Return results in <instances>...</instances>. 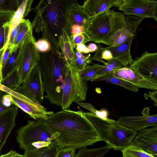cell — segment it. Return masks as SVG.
<instances>
[{
	"label": "cell",
	"instance_id": "cell-24",
	"mask_svg": "<svg viewBox=\"0 0 157 157\" xmlns=\"http://www.w3.org/2000/svg\"><path fill=\"white\" fill-rule=\"evenodd\" d=\"M103 81L106 83L115 84L122 86L124 88L131 91L136 92L139 88L135 86L130 82L121 78L114 76L110 74L100 77L94 81Z\"/></svg>",
	"mask_w": 157,
	"mask_h": 157
},
{
	"label": "cell",
	"instance_id": "cell-42",
	"mask_svg": "<svg viewBox=\"0 0 157 157\" xmlns=\"http://www.w3.org/2000/svg\"><path fill=\"white\" fill-rule=\"evenodd\" d=\"M13 15L0 16V28L5 24L10 22Z\"/></svg>",
	"mask_w": 157,
	"mask_h": 157
},
{
	"label": "cell",
	"instance_id": "cell-26",
	"mask_svg": "<svg viewBox=\"0 0 157 157\" xmlns=\"http://www.w3.org/2000/svg\"><path fill=\"white\" fill-rule=\"evenodd\" d=\"M32 24L29 19H23L20 24L18 33L13 44L11 46L18 47L29 35L33 34Z\"/></svg>",
	"mask_w": 157,
	"mask_h": 157
},
{
	"label": "cell",
	"instance_id": "cell-38",
	"mask_svg": "<svg viewBox=\"0 0 157 157\" xmlns=\"http://www.w3.org/2000/svg\"><path fill=\"white\" fill-rule=\"evenodd\" d=\"M12 51L13 48L12 46L8 45L7 47L3 54L1 65V67L4 65Z\"/></svg>",
	"mask_w": 157,
	"mask_h": 157
},
{
	"label": "cell",
	"instance_id": "cell-31",
	"mask_svg": "<svg viewBox=\"0 0 157 157\" xmlns=\"http://www.w3.org/2000/svg\"><path fill=\"white\" fill-rule=\"evenodd\" d=\"M11 46L13 48V51L5 64L2 67L1 73L2 79L12 71L20 50V45L17 47Z\"/></svg>",
	"mask_w": 157,
	"mask_h": 157
},
{
	"label": "cell",
	"instance_id": "cell-50",
	"mask_svg": "<svg viewBox=\"0 0 157 157\" xmlns=\"http://www.w3.org/2000/svg\"><path fill=\"white\" fill-rule=\"evenodd\" d=\"M2 85L1 84H0V90H2Z\"/></svg>",
	"mask_w": 157,
	"mask_h": 157
},
{
	"label": "cell",
	"instance_id": "cell-46",
	"mask_svg": "<svg viewBox=\"0 0 157 157\" xmlns=\"http://www.w3.org/2000/svg\"><path fill=\"white\" fill-rule=\"evenodd\" d=\"M86 47L85 44H79L77 45L75 48L77 51L81 53H83Z\"/></svg>",
	"mask_w": 157,
	"mask_h": 157
},
{
	"label": "cell",
	"instance_id": "cell-37",
	"mask_svg": "<svg viewBox=\"0 0 157 157\" xmlns=\"http://www.w3.org/2000/svg\"><path fill=\"white\" fill-rule=\"evenodd\" d=\"M19 27L20 24L12 30L9 38L8 45L11 46L13 44L18 33Z\"/></svg>",
	"mask_w": 157,
	"mask_h": 157
},
{
	"label": "cell",
	"instance_id": "cell-16",
	"mask_svg": "<svg viewBox=\"0 0 157 157\" xmlns=\"http://www.w3.org/2000/svg\"><path fill=\"white\" fill-rule=\"evenodd\" d=\"M109 74L125 80L139 88L157 90V84L146 79L130 68L124 67L114 70Z\"/></svg>",
	"mask_w": 157,
	"mask_h": 157
},
{
	"label": "cell",
	"instance_id": "cell-2",
	"mask_svg": "<svg viewBox=\"0 0 157 157\" xmlns=\"http://www.w3.org/2000/svg\"><path fill=\"white\" fill-rule=\"evenodd\" d=\"M71 0H41L31 10L36 12L32 24L34 28L40 18L43 27V37L50 42L53 47L60 51V42L63 33L71 34L67 10Z\"/></svg>",
	"mask_w": 157,
	"mask_h": 157
},
{
	"label": "cell",
	"instance_id": "cell-14",
	"mask_svg": "<svg viewBox=\"0 0 157 157\" xmlns=\"http://www.w3.org/2000/svg\"><path fill=\"white\" fill-rule=\"evenodd\" d=\"M144 17L127 15L124 24L109 39V46H116L125 41L129 36H136L139 25Z\"/></svg>",
	"mask_w": 157,
	"mask_h": 157
},
{
	"label": "cell",
	"instance_id": "cell-43",
	"mask_svg": "<svg viewBox=\"0 0 157 157\" xmlns=\"http://www.w3.org/2000/svg\"><path fill=\"white\" fill-rule=\"evenodd\" d=\"M23 156L19 154L16 151L11 150L6 154L1 155L0 157H23Z\"/></svg>",
	"mask_w": 157,
	"mask_h": 157
},
{
	"label": "cell",
	"instance_id": "cell-18",
	"mask_svg": "<svg viewBox=\"0 0 157 157\" xmlns=\"http://www.w3.org/2000/svg\"><path fill=\"white\" fill-rule=\"evenodd\" d=\"M124 0H86L81 6L90 18L105 12L113 7H119Z\"/></svg>",
	"mask_w": 157,
	"mask_h": 157
},
{
	"label": "cell",
	"instance_id": "cell-45",
	"mask_svg": "<svg viewBox=\"0 0 157 157\" xmlns=\"http://www.w3.org/2000/svg\"><path fill=\"white\" fill-rule=\"evenodd\" d=\"M6 93H7L0 90V112L6 108L2 104V99L3 96Z\"/></svg>",
	"mask_w": 157,
	"mask_h": 157
},
{
	"label": "cell",
	"instance_id": "cell-9",
	"mask_svg": "<svg viewBox=\"0 0 157 157\" xmlns=\"http://www.w3.org/2000/svg\"><path fill=\"white\" fill-rule=\"evenodd\" d=\"M2 90L11 95L12 104L20 108L35 120L42 119L46 120L54 112L48 111L41 105L23 95L9 89L2 85Z\"/></svg>",
	"mask_w": 157,
	"mask_h": 157
},
{
	"label": "cell",
	"instance_id": "cell-10",
	"mask_svg": "<svg viewBox=\"0 0 157 157\" xmlns=\"http://www.w3.org/2000/svg\"><path fill=\"white\" fill-rule=\"evenodd\" d=\"M13 91L41 105L44 100V89L41 72L38 64L32 69L25 82Z\"/></svg>",
	"mask_w": 157,
	"mask_h": 157
},
{
	"label": "cell",
	"instance_id": "cell-13",
	"mask_svg": "<svg viewBox=\"0 0 157 157\" xmlns=\"http://www.w3.org/2000/svg\"><path fill=\"white\" fill-rule=\"evenodd\" d=\"M131 144L153 155H157V126L137 131Z\"/></svg>",
	"mask_w": 157,
	"mask_h": 157
},
{
	"label": "cell",
	"instance_id": "cell-28",
	"mask_svg": "<svg viewBox=\"0 0 157 157\" xmlns=\"http://www.w3.org/2000/svg\"><path fill=\"white\" fill-rule=\"evenodd\" d=\"M102 66L98 64L87 65L78 71L79 75L81 78L85 81H94L97 78V73Z\"/></svg>",
	"mask_w": 157,
	"mask_h": 157
},
{
	"label": "cell",
	"instance_id": "cell-34",
	"mask_svg": "<svg viewBox=\"0 0 157 157\" xmlns=\"http://www.w3.org/2000/svg\"><path fill=\"white\" fill-rule=\"evenodd\" d=\"M70 38L72 45L75 48L77 44H84L90 41V39L85 31L82 34L72 35Z\"/></svg>",
	"mask_w": 157,
	"mask_h": 157
},
{
	"label": "cell",
	"instance_id": "cell-4",
	"mask_svg": "<svg viewBox=\"0 0 157 157\" xmlns=\"http://www.w3.org/2000/svg\"><path fill=\"white\" fill-rule=\"evenodd\" d=\"M83 115L91 123L103 141L114 150H121L131 144L136 131L125 127L117 121L100 118L90 112Z\"/></svg>",
	"mask_w": 157,
	"mask_h": 157
},
{
	"label": "cell",
	"instance_id": "cell-23",
	"mask_svg": "<svg viewBox=\"0 0 157 157\" xmlns=\"http://www.w3.org/2000/svg\"><path fill=\"white\" fill-rule=\"evenodd\" d=\"M60 148L57 144L33 150H25L23 157H56Z\"/></svg>",
	"mask_w": 157,
	"mask_h": 157
},
{
	"label": "cell",
	"instance_id": "cell-15",
	"mask_svg": "<svg viewBox=\"0 0 157 157\" xmlns=\"http://www.w3.org/2000/svg\"><path fill=\"white\" fill-rule=\"evenodd\" d=\"M18 107L14 104L0 112V151L15 125Z\"/></svg>",
	"mask_w": 157,
	"mask_h": 157
},
{
	"label": "cell",
	"instance_id": "cell-41",
	"mask_svg": "<svg viewBox=\"0 0 157 157\" xmlns=\"http://www.w3.org/2000/svg\"><path fill=\"white\" fill-rule=\"evenodd\" d=\"M5 45V33L4 25L0 28V50Z\"/></svg>",
	"mask_w": 157,
	"mask_h": 157
},
{
	"label": "cell",
	"instance_id": "cell-44",
	"mask_svg": "<svg viewBox=\"0 0 157 157\" xmlns=\"http://www.w3.org/2000/svg\"><path fill=\"white\" fill-rule=\"evenodd\" d=\"M149 97L154 102V105L156 106L157 104V90L149 91Z\"/></svg>",
	"mask_w": 157,
	"mask_h": 157
},
{
	"label": "cell",
	"instance_id": "cell-11",
	"mask_svg": "<svg viewBox=\"0 0 157 157\" xmlns=\"http://www.w3.org/2000/svg\"><path fill=\"white\" fill-rule=\"evenodd\" d=\"M118 9L126 15L151 18L157 22V1L124 0Z\"/></svg>",
	"mask_w": 157,
	"mask_h": 157
},
{
	"label": "cell",
	"instance_id": "cell-39",
	"mask_svg": "<svg viewBox=\"0 0 157 157\" xmlns=\"http://www.w3.org/2000/svg\"><path fill=\"white\" fill-rule=\"evenodd\" d=\"M85 31V28L82 26L75 25L71 27V32L72 35L82 34Z\"/></svg>",
	"mask_w": 157,
	"mask_h": 157
},
{
	"label": "cell",
	"instance_id": "cell-36",
	"mask_svg": "<svg viewBox=\"0 0 157 157\" xmlns=\"http://www.w3.org/2000/svg\"><path fill=\"white\" fill-rule=\"evenodd\" d=\"M37 50L40 52H45L50 50L52 48L51 44L48 40L45 39H40L35 43Z\"/></svg>",
	"mask_w": 157,
	"mask_h": 157
},
{
	"label": "cell",
	"instance_id": "cell-22",
	"mask_svg": "<svg viewBox=\"0 0 157 157\" xmlns=\"http://www.w3.org/2000/svg\"><path fill=\"white\" fill-rule=\"evenodd\" d=\"M72 35L67 32L63 33L60 42V51L67 63L70 64L74 58V47L70 37Z\"/></svg>",
	"mask_w": 157,
	"mask_h": 157
},
{
	"label": "cell",
	"instance_id": "cell-27",
	"mask_svg": "<svg viewBox=\"0 0 157 157\" xmlns=\"http://www.w3.org/2000/svg\"><path fill=\"white\" fill-rule=\"evenodd\" d=\"M112 148L107 145L99 148L88 149L86 147L79 149L74 157H102Z\"/></svg>",
	"mask_w": 157,
	"mask_h": 157
},
{
	"label": "cell",
	"instance_id": "cell-8",
	"mask_svg": "<svg viewBox=\"0 0 157 157\" xmlns=\"http://www.w3.org/2000/svg\"><path fill=\"white\" fill-rule=\"evenodd\" d=\"M67 67L61 106L62 110L69 109L73 102L85 101L88 89L78 71L68 63Z\"/></svg>",
	"mask_w": 157,
	"mask_h": 157
},
{
	"label": "cell",
	"instance_id": "cell-47",
	"mask_svg": "<svg viewBox=\"0 0 157 157\" xmlns=\"http://www.w3.org/2000/svg\"><path fill=\"white\" fill-rule=\"evenodd\" d=\"M87 47L89 48L90 52H96L98 48V46L95 44L94 43L89 44Z\"/></svg>",
	"mask_w": 157,
	"mask_h": 157
},
{
	"label": "cell",
	"instance_id": "cell-35",
	"mask_svg": "<svg viewBox=\"0 0 157 157\" xmlns=\"http://www.w3.org/2000/svg\"><path fill=\"white\" fill-rule=\"evenodd\" d=\"M76 149L72 147L60 148L58 151L56 157H74L75 155Z\"/></svg>",
	"mask_w": 157,
	"mask_h": 157
},
{
	"label": "cell",
	"instance_id": "cell-1",
	"mask_svg": "<svg viewBox=\"0 0 157 157\" xmlns=\"http://www.w3.org/2000/svg\"><path fill=\"white\" fill-rule=\"evenodd\" d=\"M82 112V110H62L54 113L46 120L60 148L72 147L79 149L103 141Z\"/></svg>",
	"mask_w": 157,
	"mask_h": 157
},
{
	"label": "cell",
	"instance_id": "cell-32",
	"mask_svg": "<svg viewBox=\"0 0 157 157\" xmlns=\"http://www.w3.org/2000/svg\"><path fill=\"white\" fill-rule=\"evenodd\" d=\"M16 70L13 69L1 81L0 84L6 87L13 90L20 86Z\"/></svg>",
	"mask_w": 157,
	"mask_h": 157
},
{
	"label": "cell",
	"instance_id": "cell-29",
	"mask_svg": "<svg viewBox=\"0 0 157 157\" xmlns=\"http://www.w3.org/2000/svg\"><path fill=\"white\" fill-rule=\"evenodd\" d=\"M74 58L73 61L70 65L78 71L92 63V61L90 54L84 55L82 53L77 51L75 48H74Z\"/></svg>",
	"mask_w": 157,
	"mask_h": 157
},
{
	"label": "cell",
	"instance_id": "cell-21",
	"mask_svg": "<svg viewBox=\"0 0 157 157\" xmlns=\"http://www.w3.org/2000/svg\"><path fill=\"white\" fill-rule=\"evenodd\" d=\"M32 0H22L13 15L10 23L9 39L12 30L19 25L31 10Z\"/></svg>",
	"mask_w": 157,
	"mask_h": 157
},
{
	"label": "cell",
	"instance_id": "cell-6",
	"mask_svg": "<svg viewBox=\"0 0 157 157\" xmlns=\"http://www.w3.org/2000/svg\"><path fill=\"white\" fill-rule=\"evenodd\" d=\"M17 133L19 147L25 151L57 144L44 119L28 120L27 124L17 130Z\"/></svg>",
	"mask_w": 157,
	"mask_h": 157
},
{
	"label": "cell",
	"instance_id": "cell-40",
	"mask_svg": "<svg viewBox=\"0 0 157 157\" xmlns=\"http://www.w3.org/2000/svg\"><path fill=\"white\" fill-rule=\"evenodd\" d=\"M2 103L6 107L10 106L12 104L11 95L7 93L4 95L2 98Z\"/></svg>",
	"mask_w": 157,
	"mask_h": 157
},
{
	"label": "cell",
	"instance_id": "cell-48",
	"mask_svg": "<svg viewBox=\"0 0 157 157\" xmlns=\"http://www.w3.org/2000/svg\"><path fill=\"white\" fill-rule=\"evenodd\" d=\"M35 31L39 32L40 31L43 30L42 24L41 21H39L36 26Z\"/></svg>",
	"mask_w": 157,
	"mask_h": 157
},
{
	"label": "cell",
	"instance_id": "cell-20",
	"mask_svg": "<svg viewBox=\"0 0 157 157\" xmlns=\"http://www.w3.org/2000/svg\"><path fill=\"white\" fill-rule=\"evenodd\" d=\"M133 60L131 54H128L118 58H113L106 62H104V64L97 73L96 78L104 76L114 70L126 67Z\"/></svg>",
	"mask_w": 157,
	"mask_h": 157
},
{
	"label": "cell",
	"instance_id": "cell-7",
	"mask_svg": "<svg viewBox=\"0 0 157 157\" xmlns=\"http://www.w3.org/2000/svg\"><path fill=\"white\" fill-rule=\"evenodd\" d=\"M36 42L31 34L20 45V50L12 70H16L20 86L25 82L32 69L38 64L40 52L36 48Z\"/></svg>",
	"mask_w": 157,
	"mask_h": 157
},
{
	"label": "cell",
	"instance_id": "cell-12",
	"mask_svg": "<svg viewBox=\"0 0 157 157\" xmlns=\"http://www.w3.org/2000/svg\"><path fill=\"white\" fill-rule=\"evenodd\" d=\"M130 68L146 79L157 84V53L146 51L130 64Z\"/></svg>",
	"mask_w": 157,
	"mask_h": 157
},
{
	"label": "cell",
	"instance_id": "cell-5",
	"mask_svg": "<svg viewBox=\"0 0 157 157\" xmlns=\"http://www.w3.org/2000/svg\"><path fill=\"white\" fill-rule=\"evenodd\" d=\"M123 13L109 10L91 18L85 28V32L90 41L109 46V39L124 24Z\"/></svg>",
	"mask_w": 157,
	"mask_h": 157
},
{
	"label": "cell",
	"instance_id": "cell-17",
	"mask_svg": "<svg viewBox=\"0 0 157 157\" xmlns=\"http://www.w3.org/2000/svg\"><path fill=\"white\" fill-rule=\"evenodd\" d=\"M117 121L122 126L137 132L148 127L157 126V115L121 116Z\"/></svg>",
	"mask_w": 157,
	"mask_h": 157
},
{
	"label": "cell",
	"instance_id": "cell-25",
	"mask_svg": "<svg viewBox=\"0 0 157 157\" xmlns=\"http://www.w3.org/2000/svg\"><path fill=\"white\" fill-rule=\"evenodd\" d=\"M135 36H129L123 43L117 46H109L104 48L110 51L114 59L118 58L126 55L131 54V44Z\"/></svg>",
	"mask_w": 157,
	"mask_h": 157
},
{
	"label": "cell",
	"instance_id": "cell-49",
	"mask_svg": "<svg viewBox=\"0 0 157 157\" xmlns=\"http://www.w3.org/2000/svg\"><path fill=\"white\" fill-rule=\"evenodd\" d=\"M7 46H4L3 48L0 50V67H1V63L3 54Z\"/></svg>",
	"mask_w": 157,
	"mask_h": 157
},
{
	"label": "cell",
	"instance_id": "cell-19",
	"mask_svg": "<svg viewBox=\"0 0 157 157\" xmlns=\"http://www.w3.org/2000/svg\"><path fill=\"white\" fill-rule=\"evenodd\" d=\"M67 17L70 27L77 25L85 28L90 19L78 3L77 0H71L67 10Z\"/></svg>",
	"mask_w": 157,
	"mask_h": 157
},
{
	"label": "cell",
	"instance_id": "cell-30",
	"mask_svg": "<svg viewBox=\"0 0 157 157\" xmlns=\"http://www.w3.org/2000/svg\"><path fill=\"white\" fill-rule=\"evenodd\" d=\"M121 151L122 157H156L132 144Z\"/></svg>",
	"mask_w": 157,
	"mask_h": 157
},
{
	"label": "cell",
	"instance_id": "cell-3",
	"mask_svg": "<svg viewBox=\"0 0 157 157\" xmlns=\"http://www.w3.org/2000/svg\"><path fill=\"white\" fill-rule=\"evenodd\" d=\"M38 63L42 75L46 97L51 104L61 106L67 63L60 51L53 47L49 51L39 53Z\"/></svg>",
	"mask_w": 157,
	"mask_h": 157
},
{
	"label": "cell",
	"instance_id": "cell-33",
	"mask_svg": "<svg viewBox=\"0 0 157 157\" xmlns=\"http://www.w3.org/2000/svg\"><path fill=\"white\" fill-rule=\"evenodd\" d=\"M76 103L81 106L89 110L90 112L94 113L100 118H108V113L106 110L104 109L98 111L93 106L89 103L81 102H77Z\"/></svg>",
	"mask_w": 157,
	"mask_h": 157
}]
</instances>
